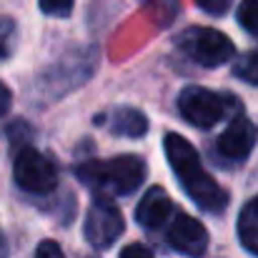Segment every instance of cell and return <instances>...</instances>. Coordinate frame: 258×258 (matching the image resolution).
<instances>
[{"instance_id":"ffe728a7","label":"cell","mask_w":258,"mask_h":258,"mask_svg":"<svg viewBox=\"0 0 258 258\" xmlns=\"http://www.w3.org/2000/svg\"><path fill=\"white\" fill-rule=\"evenodd\" d=\"M3 53H5V48H3V38H0V55H3Z\"/></svg>"},{"instance_id":"5b68a950","label":"cell","mask_w":258,"mask_h":258,"mask_svg":"<svg viewBox=\"0 0 258 258\" xmlns=\"http://www.w3.org/2000/svg\"><path fill=\"white\" fill-rule=\"evenodd\" d=\"M13 173H15V183L23 190H28V193L43 196V193H50L58 185V171H55V166L50 163L48 156H43L35 148H23L18 153Z\"/></svg>"},{"instance_id":"5bb4252c","label":"cell","mask_w":258,"mask_h":258,"mask_svg":"<svg viewBox=\"0 0 258 258\" xmlns=\"http://www.w3.org/2000/svg\"><path fill=\"white\" fill-rule=\"evenodd\" d=\"M73 3H76V0H40L38 5H40V10H43L45 15L63 18V15H68V13L73 10Z\"/></svg>"},{"instance_id":"3957f363","label":"cell","mask_w":258,"mask_h":258,"mask_svg":"<svg viewBox=\"0 0 258 258\" xmlns=\"http://www.w3.org/2000/svg\"><path fill=\"white\" fill-rule=\"evenodd\" d=\"M178 108L183 113V118L196 125V128H213L216 123H221L228 110L238 108V100L231 95H221L213 93L208 88L188 86L178 95Z\"/></svg>"},{"instance_id":"7c38bea8","label":"cell","mask_w":258,"mask_h":258,"mask_svg":"<svg viewBox=\"0 0 258 258\" xmlns=\"http://www.w3.org/2000/svg\"><path fill=\"white\" fill-rule=\"evenodd\" d=\"M233 76L251 83V86H258V53L241 55L238 63H233Z\"/></svg>"},{"instance_id":"7a4b0ae2","label":"cell","mask_w":258,"mask_h":258,"mask_svg":"<svg viewBox=\"0 0 258 258\" xmlns=\"http://www.w3.org/2000/svg\"><path fill=\"white\" fill-rule=\"evenodd\" d=\"M76 175L90 190L105 196H128L143 185L148 166L138 156H118L110 161H88L78 166Z\"/></svg>"},{"instance_id":"9c48e42d","label":"cell","mask_w":258,"mask_h":258,"mask_svg":"<svg viewBox=\"0 0 258 258\" xmlns=\"http://www.w3.org/2000/svg\"><path fill=\"white\" fill-rule=\"evenodd\" d=\"M171 213H173V203H171V198H168V193L156 185V188H151V190L143 196V201L138 203V208H136V221H138L143 228L156 231V228H161L163 223H168Z\"/></svg>"},{"instance_id":"52a82bcc","label":"cell","mask_w":258,"mask_h":258,"mask_svg":"<svg viewBox=\"0 0 258 258\" xmlns=\"http://www.w3.org/2000/svg\"><path fill=\"white\" fill-rule=\"evenodd\" d=\"M168 243L183 256L201 258L208 251V231L193 216L175 213L173 221L168 223Z\"/></svg>"},{"instance_id":"2e32d148","label":"cell","mask_w":258,"mask_h":258,"mask_svg":"<svg viewBox=\"0 0 258 258\" xmlns=\"http://www.w3.org/2000/svg\"><path fill=\"white\" fill-rule=\"evenodd\" d=\"M35 258H66V253L60 251V246L55 241H43L35 251Z\"/></svg>"},{"instance_id":"30bf717a","label":"cell","mask_w":258,"mask_h":258,"mask_svg":"<svg viewBox=\"0 0 258 258\" xmlns=\"http://www.w3.org/2000/svg\"><path fill=\"white\" fill-rule=\"evenodd\" d=\"M108 128L115 136H128V138H141L148 131V120L141 110L136 108H118L108 118Z\"/></svg>"},{"instance_id":"4fadbf2b","label":"cell","mask_w":258,"mask_h":258,"mask_svg":"<svg viewBox=\"0 0 258 258\" xmlns=\"http://www.w3.org/2000/svg\"><path fill=\"white\" fill-rule=\"evenodd\" d=\"M238 23L251 35H258V0H243L238 5Z\"/></svg>"},{"instance_id":"d6986e66","label":"cell","mask_w":258,"mask_h":258,"mask_svg":"<svg viewBox=\"0 0 258 258\" xmlns=\"http://www.w3.org/2000/svg\"><path fill=\"white\" fill-rule=\"evenodd\" d=\"M0 258H8V243H5V236L0 233Z\"/></svg>"},{"instance_id":"277c9868","label":"cell","mask_w":258,"mask_h":258,"mask_svg":"<svg viewBox=\"0 0 258 258\" xmlns=\"http://www.w3.org/2000/svg\"><path fill=\"white\" fill-rule=\"evenodd\" d=\"M178 48L206 68H218L233 58V43L228 35L213 28H188L178 35Z\"/></svg>"},{"instance_id":"8fae6325","label":"cell","mask_w":258,"mask_h":258,"mask_svg":"<svg viewBox=\"0 0 258 258\" xmlns=\"http://www.w3.org/2000/svg\"><path fill=\"white\" fill-rule=\"evenodd\" d=\"M238 238L246 251L258 256V196L243 206L238 216Z\"/></svg>"},{"instance_id":"e0dca14e","label":"cell","mask_w":258,"mask_h":258,"mask_svg":"<svg viewBox=\"0 0 258 258\" xmlns=\"http://www.w3.org/2000/svg\"><path fill=\"white\" fill-rule=\"evenodd\" d=\"M120 258H153V253L146 246H141V243H131V246H125L120 251Z\"/></svg>"},{"instance_id":"6da1fadb","label":"cell","mask_w":258,"mask_h":258,"mask_svg":"<svg viewBox=\"0 0 258 258\" xmlns=\"http://www.w3.org/2000/svg\"><path fill=\"white\" fill-rule=\"evenodd\" d=\"M163 146L173 173L178 175L180 185L193 198V203L208 213H221L228 206V193L201 168V158L196 148L178 133H168Z\"/></svg>"},{"instance_id":"8992f818","label":"cell","mask_w":258,"mask_h":258,"mask_svg":"<svg viewBox=\"0 0 258 258\" xmlns=\"http://www.w3.org/2000/svg\"><path fill=\"white\" fill-rule=\"evenodd\" d=\"M123 228H125V221H123L118 206L110 203L108 198H95V203L88 211L86 228H83L88 243L98 251H105L120 238Z\"/></svg>"},{"instance_id":"ba28073f","label":"cell","mask_w":258,"mask_h":258,"mask_svg":"<svg viewBox=\"0 0 258 258\" xmlns=\"http://www.w3.org/2000/svg\"><path fill=\"white\" fill-rule=\"evenodd\" d=\"M256 138H258L256 125L246 115H238V118L231 120V125L218 138V153L223 158H228V161H243L253 151Z\"/></svg>"},{"instance_id":"9a60e30c","label":"cell","mask_w":258,"mask_h":258,"mask_svg":"<svg viewBox=\"0 0 258 258\" xmlns=\"http://www.w3.org/2000/svg\"><path fill=\"white\" fill-rule=\"evenodd\" d=\"M196 3L208 15H223V13H228V8H231L233 0H196Z\"/></svg>"},{"instance_id":"ac0fdd59","label":"cell","mask_w":258,"mask_h":258,"mask_svg":"<svg viewBox=\"0 0 258 258\" xmlns=\"http://www.w3.org/2000/svg\"><path fill=\"white\" fill-rule=\"evenodd\" d=\"M10 100H13V93H10V88L0 81V115H5V113H8V108H10Z\"/></svg>"}]
</instances>
